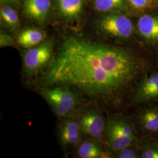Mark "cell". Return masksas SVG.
<instances>
[{
  "label": "cell",
  "instance_id": "cell-1",
  "mask_svg": "<svg viewBox=\"0 0 158 158\" xmlns=\"http://www.w3.org/2000/svg\"><path fill=\"white\" fill-rule=\"evenodd\" d=\"M156 67L130 49L74 36L63 41L40 77L44 87H66L113 107L129 102L142 77Z\"/></svg>",
  "mask_w": 158,
  "mask_h": 158
},
{
  "label": "cell",
  "instance_id": "cell-2",
  "mask_svg": "<svg viewBox=\"0 0 158 158\" xmlns=\"http://www.w3.org/2000/svg\"><path fill=\"white\" fill-rule=\"evenodd\" d=\"M104 136L108 146L113 152L134 146L139 139L133 122L122 115L108 117Z\"/></svg>",
  "mask_w": 158,
  "mask_h": 158
},
{
  "label": "cell",
  "instance_id": "cell-3",
  "mask_svg": "<svg viewBox=\"0 0 158 158\" xmlns=\"http://www.w3.org/2000/svg\"><path fill=\"white\" fill-rule=\"evenodd\" d=\"M38 91L58 117H66L80 104L78 94L66 87H43Z\"/></svg>",
  "mask_w": 158,
  "mask_h": 158
},
{
  "label": "cell",
  "instance_id": "cell-4",
  "mask_svg": "<svg viewBox=\"0 0 158 158\" xmlns=\"http://www.w3.org/2000/svg\"><path fill=\"white\" fill-rule=\"evenodd\" d=\"M158 101V69L156 67L139 81L128 103V107L152 104Z\"/></svg>",
  "mask_w": 158,
  "mask_h": 158
},
{
  "label": "cell",
  "instance_id": "cell-5",
  "mask_svg": "<svg viewBox=\"0 0 158 158\" xmlns=\"http://www.w3.org/2000/svg\"><path fill=\"white\" fill-rule=\"evenodd\" d=\"M53 47V42L47 40L25 53L23 56V69L27 76L38 73L51 62Z\"/></svg>",
  "mask_w": 158,
  "mask_h": 158
},
{
  "label": "cell",
  "instance_id": "cell-6",
  "mask_svg": "<svg viewBox=\"0 0 158 158\" xmlns=\"http://www.w3.org/2000/svg\"><path fill=\"white\" fill-rule=\"evenodd\" d=\"M97 27L104 35L119 40H129L134 32L133 24L130 18L117 14L102 17L99 20Z\"/></svg>",
  "mask_w": 158,
  "mask_h": 158
},
{
  "label": "cell",
  "instance_id": "cell-7",
  "mask_svg": "<svg viewBox=\"0 0 158 158\" xmlns=\"http://www.w3.org/2000/svg\"><path fill=\"white\" fill-rule=\"evenodd\" d=\"M138 134L149 137L158 134V106H142L136 113L133 122Z\"/></svg>",
  "mask_w": 158,
  "mask_h": 158
},
{
  "label": "cell",
  "instance_id": "cell-8",
  "mask_svg": "<svg viewBox=\"0 0 158 158\" xmlns=\"http://www.w3.org/2000/svg\"><path fill=\"white\" fill-rule=\"evenodd\" d=\"M106 122L102 114L97 110L85 113L80 120L81 130L94 138H101L104 135Z\"/></svg>",
  "mask_w": 158,
  "mask_h": 158
},
{
  "label": "cell",
  "instance_id": "cell-9",
  "mask_svg": "<svg viewBox=\"0 0 158 158\" xmlns=\"http://www.w3.org/2000/svg\"><path fill=\"white\" fill-rule=\"evenodd\" d=\"M137 31L147 44H158V15L142 16L137 23Z\"/></svg>",
  "mask_w": 158,
  "mask_h": 158
},
{
  "label": "cell",
  "instance_id": "cell-10",
  "mask_svg": "<svg viewBox=\"0 0 158 158\" xmlns=\"http://www.w3.org/2000/svg\"><path fill=\"white\" fill-rule=\"evenodd\" d=\"M51 0H23L25 14L34 21L43 22L47 19L51 10Z\"/></svg>",
  "mask_w": 158,
  "mask_h": 158
},
{
  "label": "cell",
  "instance_id": "cell-11",
  "mask_svg": "<svg viewBox=\"0 0 158 158\" xmlns=\"http://www.w3.org/2000/svg\"><path fill=\"white\" fill-rule=\"evenodd\" d=\"M80 127L71 119H65L59 127V138L64 146L77 143L80 138Z\"/></svg>",
  "mask_w": 158,
  "mask_h": 158
},
{
  "label": "cell",
  "instance_id": "cell-12",
  "mask_svg": "<svg viewBox=\"0 0 158 158\" xmlns=\"http://www.w3.org/2000/svg\"><path fill=\"white\" fill-rule=\"evenodd\" d=\"M56 6L62 17L73 20L79 18L82 12L84 0H57Z\"/></svg>",
  "mask_w": 158,
  "mask_h": 158
},
{
  "label": "cell",
  "instance_id": "cell-13",
  "mask_svg": "<svg viewBox=\"0 0 158 158\" xmlns=\"http://www.w3.org/2000/svg\"><path fill=\"white\" fill-rule=\"evenodd\" d=\"M45 38V34L40 29L29 28L21 32L18 36V43L25 48L38 45Z\"/></svg>",
  "mask_w": 158,
  "mask_h": 158
},
{
  "label": "cell",
  "instance_id": "cell-14",
  "mask_svg": "<svg viewBox=\"0 0 158 158\" xmlns=\"http://www.w3.org/2000/svg\"><path fill=\"white\" fill-rule=\"evenodd\" d=\"M136 143L140 158H158V143L151 137H142Z\"/></svg>",
  "mask_w": 158,
  "mask_h": 158
},
{
  "label": "cell",
  "instance_id": "cell-15",
  "mask_svg": "<svg viewBox=\"0 0 158 158\" xmlns=\"http://www.w3.org/2000/svg\"><path fill=\"white\" fill-rule=\"evenodd\" d=\"M79 156L82 158H104L105 153L100 144L93 141L81 143L78 150Z\"/></svg>",
  "mask_w": 158,
  "mask_h": 158
},
{
  "label": "cell",
  "instance_id": "cell-16",
  "mask_svg": "<svg viewBox=\"0 0 158 158\" xmlns=\"http://www.w3.org/2000/svg\"><path fill=\"white\" fill-rule=\"evenodd\" d=\"M1 18L6 24L11 28L15 29L19 26V17L14 8L8 6H1Z\"/></svg>",
  "mask_w": 158,
  "mask_h": 158
},
{
  "label": "cell",
  "instance_id": "cell-17",
  "mask_svg": "<svg viewBox=\"0 0 158 158\" xmlns=\"http://www.w3.org/2000/svg\"><path fill=\"white\" fill-rule=\"evenodd\" d=\"M125 0H94V6L97 11L107 12L121 8Z\"/></svg>",
  "mask_w": 158,
  "mask_h": 158
},
{
  "label": "cell",
  "instance_id": "cell-18",
  "mask_svg": "<svg viewBox=\"0 0 158 158\" xmlns=\"http://www.w3.org/2000/svg\"><path fill=\"white\" fill-rule=\"evenodd\" d=\"M127 147L124 149L115 151L114 156L118 158H140V153L137 147L135 148Z\"/></svg>",
  "mask_w": 158,
  "mask_h": 158
},
{
  "label": "cell",
  "instance_id": "cell-19",
  "mask_svg": "<svg viewBox=\"0 0 158 158\" xmlns=\"http://www.w3.org/2000/svg\"><path fill=\"white\" fill-rule=\"evenodd\" d=\"M14 40L10 35L7 34L4 30H1L0 34V47L10 46L14 44Z\"/></svg>",
  "mask_w": 158,
  "mask_h": 158
},
{
  "label": "cell",
  "instance_id": "cell-20",
  "mask_svg": "<svg viewBox=\"0 0 158 158\" xmlns=\"http://www.w3.org/2000/svg\"><path fill=\"white\" fill-rule=\"evenodd\" d=\"M131 5L137 10H142L150 6L151 0H128Z\"/></svg>",
  "mask_w": 158,
  "mask_h": 158
},
{
  "label": "cell",
  "instance_id": "cell-21",
  "mask_svg": "<svg viewBox=\"0 0 158 158\" xmlns=\"http://www.w3.org/2000/svg\"><path fill=\"white\" fill-rule=\"evenodd\" d=\"M2 4H12L17 3L19 0H0Z\"/></svg>",
  "mask_w": 158,
  "mask_h": 158
},
{
  "label": "cell",
  "instance_id": "cell-22",
  "mask_svg": "<svg viewBox=\"0 0 158 158\" xmlns=\"http://www.w3.org/2000/svg\"><path fill=\"white\" fill-rule=\"evenodd\" d=\"M149 137H151L155 141L158 143V134L155 135L151 136H149Z\"/></svg>",
  "mask_w": 158,
  "mask_h": 158
},
{
  "label": "cell",
  "instance_id": "cell-23",
  "mask_svg": "<svg viewBox=\"0 0 158 158\" xmlns=\"http://www.w3.org/2000/svg\"><path fill=\"white\" fill-rule=\"evenodd\" d=\"M156 68H157V69H158V57H157V59H156Z\"/></svg>",
  "mask_w": 158,
  "mask_h": 158
}]
</instances>
